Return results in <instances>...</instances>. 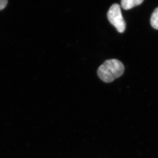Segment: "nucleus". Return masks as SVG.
<instances>
[{"label": "nucleus", "instance_id": "4", "mask_svg": "<svg viewBox=\"0 0 158 158\" xmlns=\"http://www.w3.org/2000/svg\"><path fill=\"white\" fill-rule=\"evenodd\" d=\"M151 24L154 29L158 30V7L152 13L151 18Z\"/></svg>", "mask_w": 158, "mask_h": 158}, {"label": "nucleus", "instance_id": "2", "mask_svg": "<svg viewBox=\"0 0 158 158\" xmlns=\"http://www.w3.org/2000/svg\"><path fill=\"white\" fill-rule=\"evenodd\" d=\"M107 18L110 23L116 28L118 32L123 33L124 31L126 23L122 16L119 5L114 4L111 5L107 12Z\"/></svg>", "mask_w": 158, "mask_h": 158}, {"label": "nucleus", "instance_id": "3", "mask_svg": "<svg viewBox=\"0 0 158 158\" xmlns=\"http://www.w3.org/2000/svg\"><path fill=\"white\" fill-rule=\"evenodd\" d=\"M144 0H121V7L125 10H129L143 3Z\"/></svg>", "mask_w": 158, "mask_h": 158}, {"label": "nucleus", "instance_id": "5", "mask_svg": "<svg viewBox=\"0 0 158 158\" xmlns=\"http://www.w3.org/2000/svg\"><path fill=\"white\" fill-rule=\"evenodd\" d=\"M8 0H0V10L6 7L7 5Z\"/></svg>", "mask_w": 158, "mask_h": 158}, {"label": "nucleus", "instance_id": "1", "mask_svg": "<svg viewBox=\"0 0 158 158\" xmlns=\"http://www.w3.org/2000/svg\"><path fill=\"white\" fill-rule=\"evenodd\" d=\"M124 72L123 63L117 59H110L105 61L99 67L98 76L105 83H110L119 78Z\"/></svg>", "mask_w": 158, "mask_h": 158}]
</instances>
